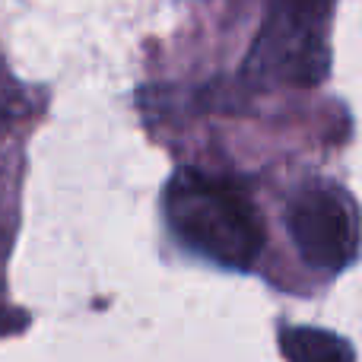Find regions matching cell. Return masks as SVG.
<instances>
[{
  "label": "cell",
  "mask_w": 362,
  "mask_h": 362,
  "mask_svg": "<svg viewBox=\"0 0 362 362\" xmlns=\"http://www.w3.org/2000/svg\"><path fill=\"white\" fill-rule=\"evenodd\" d=\"M163 206L181 248L223 270H251L267 245L257 206L229 178L181 169L165 187Z\"/></svg>",
  "instance_id": "1"
},
{
  "label": "cell",
  "mask_w": 362,
  "mask_h": 362,
  "mask_svg": "<svg viewBox=\"0 0 362 362\" xmlns=\"http://www.w3.org/2000/svg\"><path fill=\"white\" fill-rule=\"evenodd\" d=\"M280 344L289 362H356L350 340L321 327H283Z\"/></svg>",
  "instance_id": "4"
},
{
  "label": "cell",
  "mask_w": 362,
  "mask_h": 362,
  "mask_svg": "<svg viewBox=\"0 0 362 362\" xmlns=\"http://www.w3.org/2000/svg\"><path fill=\"white\" fill-rule=\"evenodd\" d=\"M286 226L302 264L315 274L337 276L356 261V204L334 181L302 187L289 204Z\"/></svg>",
  "instance_id": "3"
},
{
  "label": "cell",
  "mask_w": 362,
  "mask_h": 362,
  "mask_svg": "<svg viewBox=\"0 0 362 362\" xmlns=\"http://www.w3.org/2000/svg\"><path fill=\"white\" fill-rule=\"evenodd\" d=\"M334 0H274L248 70L270 80L315 86L327 76V19Z\"/></svg>",
  "instance_id": "2"
}]
</instances>
